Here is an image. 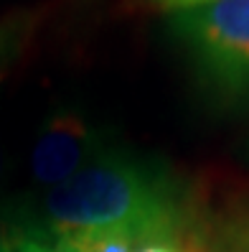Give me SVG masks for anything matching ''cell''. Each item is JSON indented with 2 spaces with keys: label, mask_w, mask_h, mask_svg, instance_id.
<instances>
[{
  "label": "cell",
  "mask_w": 249,
  "mask_h": 252,
  "mask_svg": "<svg viewBox=\"0 0 249 252\" xmlns=\"http://www.w3.org/2000/svg\"><path fill=\"white\" fill-rule=\"evenodd\" d=\"M234 252H249V224L242 227L234 237Z\"/></svg>",
  "instance_id": "cell-8"
},
{
  "label": "cell",
  "mask_w": 249,
  "mask_h": 252,
  "mask_svg": "<svg viewBox=\"0 0 249 252\" xmlns=\"http://www.w3.org/2000/svg\"><path fill=\"white\" fill-rule=\"evenodd\" d=\"M0 252H10V242H8V234H5L3 224H0Z\"/></svg>",
  "instance_id": "cell-9"
},
{
  "label": "cell",
  "mask_w": 249,
  "mask_h": 252,
  "mask_svg": "<svg viewBox=\"0 0 249 252\" xmlns=\"http://www.w3.org/2000/svg\"><path fill=\"white\" fill-rule=\"evenodd\" d=\"M46 214L58 234L125 232L142 245L173 224V206L145 171L120 160H94L46 196Z\"/></svg>",
  "instance_id": "cell-1"
},
{
  "label": "cell",
  "mask_w": 249,
  "mask_h": 252,
  "mask_svg": "<svg viewBox=\"0 0 249 252\" xmlns=\"http://www.w3.org/2000/svg\"><path fill=\"white\" fill-rule=\"evenodd\" d=\"M175 26L219 90L249 99V0H211L178 10Z\"/></svg>",
  "instance_id": "cell-2"
},
{
  "label": "cell",
  "mask_w": 249,
  "mask_h": 252,
  "mask_svg": "<svg viewBox=\"0 0 249 252\" xmlns=\"http://www.w3.org/2000/svg\"><path fill=\"white\" fill-rule=\"evenodd\" d=\"M135 252H178V250L170 247V245H166V242H160V240H155V242H142V245H138Z\"/></svg>",
  "instance_id": "cell-7"
},
{
  "label": "cell",
  "mask_w": 249,
  "mask_h": 252,
  "mask_svg": "<svg viewBox=\"0 0 249 252\" xmlns=\"http://www.w3.org/2000/svg\"><path fill=\"white\" fill-rule=\"evenodd\" d=\"M153 3L163 10L178 13V10H188V8H196V5H203V3H211V0H153Z\"/></svg>",
  "instance_id": "cell-5"
},
{
  "label": "cell",
  "mask_w": 249,
  "mask_h": 252,
  "mask_svg": "<svg viewBox=\"0 0 249 252\" xmlns=\"http://www.w3.org/2000/svg\"><path fill=\"white\" fill-rule=\"evenodd\" d=\"M61 245L74 252H135L140 242L125 232H74L64 234Z\"/></svg>",
  "instance_id": "cell-4"
},
{
  "label": "cell",
  "mask_w": 249,
  "mask_h": 252,
  "mask_svg": "<svg viewBox=\"0 0 249 252\" xmlns=\"http://www.w3.org/2000/svg\"><path fill=\"white\" fill-rule=\"evenodd\" d=\"M18 252H74V250H69L66 245L51 247V245H41V242H28V245H23Z\"/></svg>",
  "instance_id": "cell-6"
},
{
  "label": "cell",
  "mask_w": 249,
  "mask_h": 252,
  "mask_svg": "<svg viewBox=\"0 0 249 252\" xmlns=\"http://www.w3.org/2000/svg\"><path fill=\"white\" fill-rule=\"evenodd\" d=\"M94 163V135L77 117H56L36 140L31 168L43 186H58Z\"/></svg>",
  "instance_id": "cell-3"
}]
</instances>
